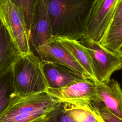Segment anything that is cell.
<instances>
[{"mask_svg":"<svg viewBox=\"0 0 122 122\" xmlns=\"http://www.w3.org/2000/svg\"><path fill=\"white\" fill-rule=\"evenodd\" d=\"M116 52L122 57V45L118 48V49L116 51Z\"/></svg>","mask_w":122,"mask_h":122,"instance_id":"44dd1931","label":"cell"},{"mask_svg":"<svg viewBox=\"0 0 122 122\" xmlns=\"http://www.w3.org/2000/svg\"><path fill=\"white\" fill-rule=\"evenodd\" d=\"M41 65L48 89L60 88L83 78H88L59 64L41 61Z\"/></svg>","mask_w":122,"mask_h":122,"instance_id":"30bf717a","label":"cell"},{"mask_svg":"<svg viewBox=\"0 0 122 122\" xmlns=\"http://www.w3.org/2000/svg\"><path fill=\"white\" fill-rule=\"evenodd\" d=\"M98 95L106 108L122 119V88L118 81L110 79L107 83L96 81Z\"/></svg>","mask_w":122,"mask_h":122,"instance_id":"8fae6325","label":"cell"},{"mask_svg":"<svg viewBox=\"0 0 122 122\" xmlns=\"http://www.w3.org/2000/svg\"><path fill=\"white\" fill-rule=\"evenodd\" d=\"M99 43L107 50L116 52L122 45V24L111 28Z\"/></svg>","mask_w":122,"mask_h":122,"instance_id":"2e32d148","label":"cell"},{"mask_svg":"<svg viewBox=\"0 0 122 122\" xmlns=\"http://www.w3.org/2000/svg\"><path fill=\"white\" fill-rule=\"evenodd\" d=\"M70 53L74 59L83 69L89 77L95 81L92 65L86 48L78 40L62 36H52Z\"/></svg>","mask_w":122,"mask_h":122,"instance_id":"4fadbf2b","label":"cell"},{"mask_svg":"<svg viewBox=\"0 0 122 122\" xmlns=\"http://www.w3.org/2000/svg\"><path fill=\"white\" fill-rule=\"evenodd\" d=\"M23 15L29 31L34 6L36 0H10Z\"/></svg>","mask_w":122,"mask_h":122,"instance_id":"e0dca14e","label":"cell"},{"mask_svg":"<svg viewBox=\"0 0 122 122\" xmlns=\"http://www.w3.org/2000/svg\"><path fill=\"white\" fill-rule=\"evenodd\" d=\"M36 51L41 61L66 66L91 78L68 51L53 37L39 47Z\"/></svg>","mask_w":122,"mask_h":122,"instance_id":"9c48e42d","label":"cell"},{"mask_svg":"<svg viewBox=\"0 0 122 122\" xmlns=\"http://www.w3.org/2000/svg\"><path fill=\"white\" fill-rule=\"evenodd\" d=\"M41 60L32 51L20 55L11 66L17 96L47 92L48 87L41 65Z\"/></svg>","mask_w":122,"mask_h":122,"instance_id":"3957f363","label":"cell"},{"mask_svg":"<svg viewBox=\"0 0 122 122\" xmlns=\"http://www.w3.org/2000/svg\"><path fill=\"white\" fill-rule=\"evenodd\" d=\"M52 36L46 0H36L29 30L30 43L36 50Z\"/></svg>","mask_w":122,"mask_h":122,"instance_id":"ba28073f","label":"cell"},{"mask_svg":"<svg viewBox=\"0 0 122 122\" xmlns=\"http://www.w3.org/2000/svg\"><path fill=\"white\" fill-rule=\"evenodd\" d=\"M62 102L66 114L73 122H104L93 102L73 100Z\"/></svg>","mask_w":122,"mask_h":122,"instance_id":"7c38bea8","label":"cell"},{"mask_svg":"<svg viewBox=\"0 0 122 122\" xmlns=\"http://www.w3.org/2000/svg\"><path fill=\"white\" fill-rule=\"evenodd\" d=\"M47 92L61 102L73 100L102 102L98 95L96 81L90 78H83L60 88L48 89Z\"/></svg>","mask_w":122,"mask_h":122,"instance_id":"52a82bcc","label":"cell"},{"mask_svg":"<svg viewBox=\"0 0 122 122\" xmlns=\"http://www.w3.org/2000/svg\"><path fill=\"white\" fill-rule=\"evenodd\" d=\"M93 0H46L52 36L78 40L83 36L86 17Z\"/></svg>","mask_w":122,"mask_h":122,"instance_id":"6da1fadb","label":"cell"},{"mask_svg":"<svg viewBox=\"0 0 122 122\" xmlns=\"http://www.w3.org/2000/svg\"><path fill=\"white\" fill-rule=\"evenodd\" d=\"M17 96L11 67L0 74V116Z\"/></svg>","mask_w":122,"mask_h":122,"instance_id":"9a60e30c","label":"cell"},{"mask_svg":"<svg viewBox=\"0 0 122 122\" xmlns=\"http://www.w3.org/2000/svg\"><path fill=\"white\" fill-rule=\"evenodd\" d=\"M93 103L104 122H122V119L111 113L102 102H93Z\"/></svg>","mask_w":122,"mask_h":122,"instance_id":"d6986e66","label":"cell"},{"mask_svg":"<svg viewBox=\"0 0 122 122\" xmlns=\"http://www.w3.org/2000/svg\"><path fill=\"white\" fill-rule=\"evenodd\" d=\"M122 24V0H121L113 18L111 28Z\"/></svg>","mask_w":122,"mask_h":122,"instance_id":"ffe728a7","label":"cell"},{"mask_svg":"<svg viewBox=\"0 0 122 122\" xmlns=\"http://www.w3.org/2000/svg\"><path fill=\"white\" fill-rule=\"evenodd\" d=\"M79 41L91 57L96 81L107 83L112 74L122 68V57L115 52L103 47L96 41L82 36Z\"/></svg>","mask_w":122,"mask_h":122,"instance_id":"5b68a950","label":"cell"},{"mask_svg":"<svg viewBox=\"0 0 122 122\" xmlns=\"http://www.w3.org/2000/svg\"><path fill=\"white\" fill-rule=\"evenodd\" d=\"M61 102L47 92L17 96L0 116V122H47Z\"/></svg>","mask_w":122,"mask_h":122,"instance_id":"7a4b0ae2","label":"cell"},{"mask_svg":"<svg viewBox=\"0 0 122 122\" xmlns=\"http://www.w3.org/2000/svg\"><path fill=\"white\" fill-rule=\"evenodd\" d=\"M121 0H93L88 11L84 36L100 42L110 29Z\"/></svg>","mask_w":122,"mask_h":122,"instance_id":"277c9868","label":"cell"},{"mask_svg":"<svg viewBox=\"0 0 122 122\" xmlns=\"http://www.w3.org/2000/svg\"><path fill=\"white\" fill-rule=\"evenodd\" d=\"M1 21H0V23H1Z\"/></svg>","mask_w":122,"mask_h":122,"instance_id":"7402d4cb","label":"cell"},{"mask_svg":"<svg viewBox=\"0 0 122 122\" xmlns=\"http://www.w3.org/2000/svg\"><path fill=\"white\" fill-rule=\"evenodd\" d=\"M47 122H73L66 114L63 102H61L51 112Z\"/></svg>","mask_w":122,"mask_h":122,"instance_id":"ac0fdd59","label":"cell"},{"mask_svg":"<svg viewBox=\"0 0 122 122\" xmlns=\"http://www.w3.org/2000/svg\"><path fill=\"white\" fill-rule=\"evenodd\" d=\"M0 20L20 55L31 52L29 33L24 17L10 0H0Z\"/></svg>","mask_w":122,"mask_h":122,"instance_id":"8992f818","label":"cell"},{"mask_svg":"<svg viewBox=\"0 0 122 122\" xmlns=\"http://www.w3.org/2000/svg\"><path fill=\"white\" fill-rule=\"evenodd\" d=\"M20 55L5 27L0 24V74L11 67Z\"/></svg>","mask_w":122,"mask_h":122,"instance_id":"5bb4252c","label":"cell"}]
</instances>
